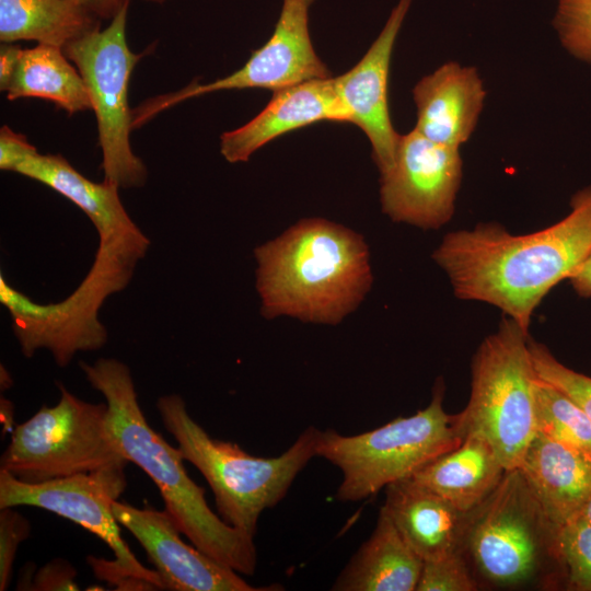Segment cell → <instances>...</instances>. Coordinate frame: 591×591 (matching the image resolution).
I'll list each match as a JSON object with an SVG mask.
<instances>
[{
  "mask_svg": "<svg viewBox=\"0 0 591 591\" xmlns=\"http://www.w3.org/2000/svg\"><path fill=\"white\" fill-rule=\"evenodd\" d=\"M591 251V186L578 190L560 221L512 234L499 223L449 232L432 253L454 296L491 304L529 329L547 293L569 279Z\"/></svg>",
  "mask_w": 591,
  "mask_h": 591,
  "instance_id": "obj_1",
  "label": "cell"
},
{
  "mask_svg": "<svg viewBox=\"0 0 591 591\" xmlns=\"http://www.w3.org/2000/svg\"><path fill=\"white\" fill-rule=\"evenodd\" d=\"M256 290L266 318L337 325L373 282L364 237L324 218H304L254 250Z\"/></svg>",
  "mask_w": 591,
  "mask_h": 591,
  "instance_id": "obj_2",
  "label": "cell"
},
{
  "mask_svg": "<svg viewBox=\"0 0 591 591\" xmlns=\"http://www.w3.org/2000/svg\"><path fill=\"white\" fill-rule=\"evenodd\" d=\"M79 366L105 398L108 427L120 452L157 485L179 532L215 560L252 576L257 560L254 536L231 526L210 509L205 489L188 476L179 450L148 424L129 368L115 358L80 361Z\"/></svg>",
  "mask_w": 591,
  "mask_h": 591,
  "instance_id": "obj_3",
  "label": "cell"
},
{
  "mask_svg": "<svg viewBox=\"0 0 591 591\" xmlns=\"http://www.w3.org/2000/svg\"><path fill=\"white\" fill-rule=\"evenodd\" d=\"M554 523L519 468L472 510L464 555L479 590H566Z\"/></svg>",
  "mask_w": 591,
  "mask_h": 591,
  "instance_id": "obj_4",
  "label": "cell"
},
{
  "mask_svg": "<svg viewBox=\"0 0 591 591\" xmlns=\"http://www.w3.org/2000/svg\"><path fill=\"white\" fill-rule=\"evenodd\" d=\"M97 236L88 274L71 294L57 303H36L0 276V302L9 311L24 357L47 349L63 368L78 352L99 350L106 344L107 331L99 320L100 310L107 298L129 285L150 240L138 225Z\"/></svg>",
  "mask_w": 591,
  "mask_h": 591,
  "instance_id": "obj_5",
  "label": "cell"
},
{
  "mask_svg": "<svg viewBox=\"0 0 591 591\" xmlns=\"http://www.w3.org/2000/svg\"><path fill=\"white\" fill-rule=\"evenodd\" d=\"M157 408L183 459L208 482L220 518L252 536L262 512L287 495L297 475L316 456L321 430L312 426L282 454L260 457L246 453L236 443L210 437L177 394L161 396Z\"/></svg>",
  "mask_w": 591,
  "mask_h": 591,
  "instance_id": "obj_6",
  "label": "cell"
},
{
  "mask_svg": "<svg viewBox=\"0 0 591 591\" xmlns=\"http://www.w3.org/2000/svg\"><path fill=\"white\" fill-rule=\"evenodd\" d=\"M529 329L503 317L477 348L471 367V394L457 414L459 429L484 437L506 470L518 468L537 431L535 372Z\"/></svg>",
  "mask_w": 591,
  "mask_h": 591,
  "instance_id": "obj_7",
  "label": "cell"
},
{
  "mask_svg": "<svg viewBox=\"0 0 591 591\" xmlns=\"http://www.w3.org/2000/svg\"><path fill=\"white\" fill-rule=\"evenodd\" d=\"M443 383L436 384L429 405L409 417L356 436L334 429L320 431L316 456L343 473L337 489L340 501H359L387 485L410 477L426 463L459 445L457 414L445 413Z\"/></svg>",
  "mask_w": 591,
  "mask_h": 591,
  "instance_id": "obj_8",
  "label": "cell"
},
{
  "mask_svg": "<svg viewBox=\"0 0 591 591\" xmlns=\"http://www.w3.org/2000/svg\"><path fill=\"white\" fill-rule=\"evenodd\" d=\"M60 399L16 426L0 468L25 483L92 473L128 463L107 422V404L85 402L58 383Z\"/></svg>",
  "mask_w": 591,
  "mask_h": 591,
  "instance_id": "obj_9",
  "label": "cell"
},
{
  "mask_svg": "<svg viewBox=\"0 0 591 591\" xmlns=\"http://www.w3.org/2000/svg\"><path fill=\"white\" fill-rule=\"evenodd\" d=\"M125 466L25 483L0 468V509L31 506L71 520L100 537L114 553L115 560L89 557L99 579L123 590H158L163 583L155 570L146 568L120 535L112 511L126 488Z\"/></svg>",
  "mask_w": 591,
  "mask_h": 591,
  "instance_id": "obj_10",
  "label": "cell"
},
{
  "mask_svg": "<svg viewBox=\"0 0 591 591\" xmlns=\"http://www.w3.org/2000/svg\"><path fill=\"white\" fill-rule=\"evenodd\" d=\"M128 7L129 2L104 30L91 32L63 48L85 83L96 116L104 179L119 188L141 187L148 176L129 140L132 130L129 81L144 54L131 51L127 44Z\"/></svg>",
  "mask_w": 591,
  "mask_h": 591,
  "instance_id": "obj_11",
  "label": "cell"
},
{
  "mask_svg": "<svg viewBox=\"0 0 591 591\" xmlns=\"http://www.w3.org/2000/svg\"><path fill=\"white\" fill-rule=\"evenodd\" d=\"M315 0H282L270 38L254 50L233 73L201 84L190 83L179 91L158 95L131 111L132 129L181 102L212 92L266 89L273 92L306 81L331 78V71L314 50L309 31V12Z\"/></svg>",
  "mask_w": 591,
  "mask_h": 591,
  "instance_id": "obj_12",
  "label": "cell"
},
{
  "mask_svg": "<svg viewBox=\"0 0 591 591\" xmlns=\"http://www.w3.org/2000/svg\"><path fill=\"white\" fill-rule=\"evenodd\" d=\"M462 177L459 148L433 142L414 128L401 135L394 163L381 174L382 211L394 222L439 229L454 215Z\"/></svg>",
  "mask_w": 591,
  "mask_h": 591,
  "instance_id": "obj_13",
  "label": "cell"
},
{
  "mask_svg": "<svg viewBox=\"0 0 591 591\" xmlns=\"http://www.w3.org/2000/svg\"><path fill=\"white\" fill-rule=\"evenodd\" d=\"M117 522L144 548L163 590L172 591H269L278 586L253 587L239 572L183 542L179 530L164 509L136 508L113 502Z\"/></svg>",
  "mask_w": 591,
  "mask_h": 591,
  "instance_id": "obj_14",
  "label": "cell"
},
{
  "mask_svg": "<svg viewBox=\"0 0 591 591\" xmlns=\"http://www.w3.org/2000/svg\"><path fill=\"white\" fill-rule=\"evenodd\" d=\"M412 2L398 0L362 58L350 70L334 78L338 96L349 114V123L368 137L380 174L392 167L401 137L390 116L389 76L394 45Z\"/></svg>",
  "mask_w": 591,
  "mask_h": 591,
  "instance_id": "obj_15",
  "label": "cell"
},
{
  "mask_svg": "<svg viewBox=\"0 0 591 591\" xmlns=\"http://www.w3.org/2000/svg\"><path fill=\"white\" fill-rule=\"evenodd\" d=\"M320 121L349 123L333 77L274 92L258 115L221 135L220 152L230 163L246 162L274 139Z\"/></svg>",
  "mask_w": 591,
  "mask_h": 591,
  "instance_id": "obj_16",
  "label": "cell"
},
{
  "mask_svg": "<svg viewBox=\"0 0 591 591\" xmlns=\"http://www.w3.org/2000/svg\"><path fill=\"white\" fill-rule=\"evenodd\" d=\"M485 97L486 90L475 67L445 62L413 89L415 129L433 142L460 148L472 136Z\"/></svg>",
  "mask_w": 591,
  "mask_h": 591,
  "instance_id": "obj_17",
  "label": "cell"
},
{
  "mask_svg": "<svg viewBox=\"0 0 591 591\" xmlns=\"http://www.w3.org/2000/svg\"><path fill=\"white\" fill-rule=\"evenodd\" d=\"M383 508L424 561L464 552L472 511H462L437 493L404 478L385 487Z\"/></svg>",
  "mask_w": 591,
  "mask_h": 591,
  "instance_id": "obj_18",
  "label": "cell"
},
{
  "mask_svg": "<svg viewBox=\"0 0 591 591\" xmlns=\"http://www.w3.org/2000/svg\"><path fill=\"white\" fill-rule=\"evenodd\" d=\"M518 468L558 526L581 514L591 498V457L538 430Z\"/></svg>",
  "mask_w": 591,
  "mask_h": 591,
  "instance_id": "obj_19",
  "label": "cell"
},
{
  "mask_svg": "<svg viewBox=\"0 0 591 591\" xmlns=\"http://www.w3.org/2000/svg\"><path fill=\"white\" fill-rule=\"evenodd\" d=\"M506 472L493 445L484 437L472 433L426 463L410 478L457 509L472 511L490 496Z\"/></svg>",
  "mask_w": 591,
  "mask_h": 591,
  "instance_id": "obj_20",
  "label": "cell"
},
{
  "mask_svg": "<svg viewBox=\"0 0 591 591\" xmlns=\"http://www.w3.org/2000/svg\"><path fill=\"white\" fill-rule=\"evenodd\" d=\"M422 566V558L382 506L372 534L341 570L332 590L416 591Z\"/></svg>",
  "mask_w": 591,
  "mask_h": 591,
  "instance_id": "obj_21",
  "label": "cell"
},
{
  "mask_svg": "<svg viewBox=\"0 0 591 591\" xmlns=\"http://www.w3.org/2000/svg\"><path fill=\"white\" fill-rule=\"evenodd\" d=\"M12 172L39 182L69 199L85 213L97 233L137 225L126 211L116 184L86 178L60 154H40L35 148L14 165Z\"/></svg>",
  "mask_w": 591,
  "mask_h": 591,
  "instance_id": "obj_22",
  "label": "cell"
},
{
  "mask_svg": "<svg viewBox=\"0 0 591 591\" xmlns=\"http://www.w3.org/2000/svg\"><path fill=\"white\" fill-rule=\"evenodd\" d=\"M100 18L72 0H0V40L65 48L100 30Z\"/></svg>",
  "mask_w": 591,
  "mask_h": 591,
  "instance_id": "obj_23",
  "label": "cell"
},
{
  "mask_svg": "<svg viewBox=\"0 0 591 591\" xmlns=\"http://www.w3.org/2000/svg\"><path fill=\"white\" fill-rule=\"evenodd\" d=\"M7 99L39 97L69 115L92 109L85 83L60 47L37 44L21 49L4 91Z\"/></svg>",
  "mask_w": 591,
  "mask_h": 591,
  "instance_id": "obj_24",
  "label": "cell"
},
{
  "mask_svg": "<svg viewBox=\"0 0 591 591\" xmlns=\"http://www.w3.org/2000/svg\"><path fill=\"white\" fill-rule=\"evenodd\" d=\"M535 414L538 431L591 457L590 418L570 396L538 376Z\"/></svg>",
  "mask_w": 591,
  "mask_h": 591,
  "instance_id": "obj_25",
  "label": "cell"
},
{
  "mask_svg": "<svg viewBox=\"0 0 591 591\" xmlns=\"http://www.w3.org/2000/svg\"><path fill=\"white\" fill-rule=\"evenodd\" d=\"M566 590L591 591V524L581 513L560 526Z\"/></svg>",
  "mask_w": 591,
  "mask_h": 591,
  "instance_id": "obj_26",
  "label": "cell"
},
{
  "mask_svg": "<svg viewBox=\"0 0 591 591\" xmlns=\"http://www.w3.org/2000/svg\"><path fill=\"white\" fill-rule=\"evenodd\" d=\"M529 348L537 376L570 396L591 420V376L566 367L531 337Z\"/></svg>",
  "mask_w": 591,
  "mask_h": 591,
  "instance_id": "obj_27",
  "label": "cell"
},
{
  "mask_svg": "<svg viewBox=\"0 0 591 591\" xmlns=\"http://www.w3.org/2000/svg\"><path fill=\"white\" fill-rule=\"evenodd\" d=\"M553 25L565 50L591 63V0H557Z\"/></svg>",
  "mask_w": 591,
  "mask_h": 591,
  "instance_id": "obj_28",
  "label": "cell"
},
{
  "mask_svg": "<svg viewBox=\"0 0 591 591\" xmlns=\"http://www.w3.org/2000/svg\"><path fill=\"white\" fill-rule=\"evenodd\" d=\"M478 583L463 552L424 561L416 591H476Z\"/></svg>",
  "mask_w": 591,
  "mask_h": 591,
  "instance_id": "obj_29",
  "label": "cell"
},
{
  "mask_svg": "<svg viewBox=\"0 0 591 591\" xmlns=\"http://www.w3.org/2000/svg\"><path fill=\"white\" fill-rule=\"evenodd\" d=\"M31 524L13 508L0 509V590L8 589L20 543L28 537Z\"/></svg>",
  "mask_w": 591,
  "mask_h": 591,
  "instance_id": "obj_30",
  "label": "cell"
},
{
  "mask_svg": "<svg viewBox=\"0 0 591 591\" xmlns=\"http://www.w3.org/2000/svg\"><path fill=\"white\" fill-rule=\"evenodd\" d=\"M76 570L62 560H55L42 568L35 579L34 590H78Z\"/></svg>",
  "mask_w": 591,
  "mask_h": 591,
  "instance_id": "obj_31",
  "label": "cell"
},
{
  "mask_svg": "<svg viewBox=\"0 0 591 591\" xmlns=\"http://www.w3.org/2000/svg\"><path fill=\"white\" fill-rule=\"evenodd\" d=\"M35 149L24 135L18 134L8 126L0 129V169L12 172L13 166L30 151Z\"/></svg>",
  "mask_w": 591,
  "mask_h": 591,
  "instance_id": "obj_32",
  "label": "cell"
},
{
  "mask_svg": "<svg viewBox=\"0 0 591 591\" xmlns=\"http://www.w3.org/2000/svg\"><path fill=\"white\" fill-rule=\"evenodd\" d=\"M101 20H112L129 0H72Z\"/></svg>",
  "mask_w": 591,
  "mask_h": 591,
  "instance_id": "obj_33",
  "label": "cell"
},
{
  "mask_svg": "<svg viewBox=\"0 0 591 591\" xmlns=\"http://www.w3.org/2000/svg\"><path fill=\"white\" fill-rule=\"evenodd\" d=\"M22 48L13 44H4L0 49V90L3 92L16 66Z\"/></svg>",
  "mask_w": 591,
  "mask_h": 591,
  "instance_id": "obj_34",
  "label": "cell"
},
{
  "mask_svg": "<svg viewBox=\"0 0 591 591\" xmlns=\"http://www.w3.org/2000/svg\"><path fill=\"white\" fill-rule=\"evenodd\" d=\"M569 280L578 296L583 298L591 297V251Z\"/></svg>",
  "mask_w": 591,
  "mask_h": 591,
  "instance_id": "obj_35",
  "label": "cell"
},
{
  "mask_svg": "<svg viewBox=\"0 0 591 591\" xmlns=\"http://www.w3.org/2000/svg\"><path fill=\"white\" fill-rule=\"evenodd\" d=\"M582 514L587 518V520L590 522L591 524V498L590 500L588 501V503L586 505L583 511H582Z\"/></svg>",
  "mask_w": 591,
  "mask_h": 591,
  "instance_id": "obj_36",
  "label": "cell"
},
{
  "mask_svg": "<svg viewBox=\"0 0 591 591\" xmlns=\"http://www.w3.org/2000/svg\"><path fill=\"white\" fill-rule=\"evenodd\" d=\"M146 1H149V2H154V3H163L165 2L166 0H146Z\"/></svg>",
  "mask_w": 591,
  "mask_h": 591,
  "instance_id": "obj_37",
  "label": "cell"
}]
</instances>
